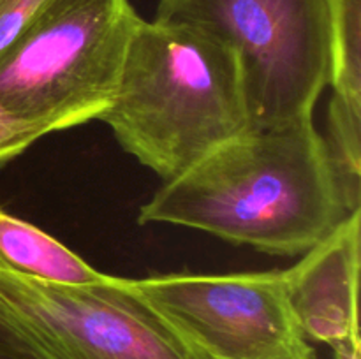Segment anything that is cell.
<instances>
[{
    "label": "cell",
    "mask_w": 361,
    "mask_h": 359,
    "mask_svg": "<svg viewBox=\"0 0 361 359\" xmlns=\"http://www.w3.org/2000/svg\"><path fill=\"white\" fill-rule=\"evenodd\" d=\"M0 338L30 359H208L111 275L66 285L0 267Z\"/></svg>",
    "instance_id": "obj_5"
},
{
    "label": "cell",
    "mask_w": 361,
    "mask_h": 359,
    "mask_svg": "<svg viewBox=\"0 0 361 359\" xmlns=\"http://www.w3.org/2000/svg\"><path fill=\"white\" fill-rule=\"evenodd\" d=\"M126 280L208 359H316L289 305L282 270Z\"/></svg>",
    "instance_id": "obj_6"
},
{
    "label": "cell",
    "mask_w": 361,
    "mask_h": 359,
    "mask_svg": "<svg viewBox=\"0 0 361 359\" xmlns=\"http://www.w3.org/2000/svg\"><path fill=\"white\" fill-rule=\"evenodd\" d=\"M46 0H0V51L23 30Z\"/></svg>",
    "instance_id": "obj_11"
},
{
    "label": "cell",
    "mask_w": 361,
    "mask_h": 359,
    "mask_svg": "<svg viewBox=\"0 0 361 359\" xmlns=\"http://www.w3.org/2000/svg\"><path fill=\"white\" fill-rule=\"evenodd\" d=\"M154 20L200 28L238 55L252 127L312 116L330 80L326 0H159Z\"/></svg>",
    "instance_id": "obj_4"
},
{
    "label": "cell",
    "mask_w": 361,
    "mask_h": 359,
    "mask_svg": "<svg viewBox=\"0 0 361 359\" xmlns=\"http://www.w3.org/2000/svg\"><path fill=\"white\" fill-rule=\"evenodd\" d=\"M141 20L129 0H46L0 51V104L37 139L99 120Z\"/></svg>",
    "instance_id": "obj_3"
},
{
    "label": "cell",
    "mask_w": 361,
    "mask_h": 359,
    "mask_svg": "<svg viewBox=\"0 0 361 359\" xmlns=\"http://www.w3.org/2000/svg\"><path fill=\"white\" fill-rule=\"evenodd\" d=\"M321 137L345 211L361 210V104L334 95Z\"/></svg>",
    "instance_id": "obj_9"
},
{
    "label": "cell",
    "mask_w": 361,
    "mask_h": 359,
    "mask_svg": "<svg viewBox=\"0 0 361 359\" xmlns=\"http://www.w3.org/2000/svg\"><path fill=\"white\" fill-rule=\"evenodd\" d=\"M312 116L252 127L140 208V224L196 229L270 256H303L348 217Z\"/></svg>",
    "instance_id": "obj_1"
},
{
    "label": "cell",
    "mask_w": 361,
    "mask_h": 359,
    "mask_svg": "<svg viewBox=\"0 0 361 359\" xmlns=\"http://www.w3.org/2000/svg\"><path fill=\"white\" fill-rule=\"evenodd\" d=\"M99 120L162 182L252 129L238 55L208 32L157 20L137 25Z\"/></svg>",
    "instance_id": "obj_2"
},
{
    "label": "cell",
    "mask_w": 361,
    "mask_h": 359,
    "mask_svg": "<svg viewBox=\"0 0 361 359\" xmlns=\"http://www.w3.org/2000/svg\"><path fill=\"white\" fill-rule=\"evenodd\" d=\"M0 359H30V358L23 355L21 352H18L16 348L11 347L9 344H6V341L0 338Z\"/></svg>",
    "instance_id": "obj_14"
},
{
    "label": "cell",
    "mask_w": 361,
    "mask_h": 359,
    "mask_svg": "<svg viewBox=\"0 0 361 359\" xmlns=\"http://www.w3.org/2000/svg\"><path fill=\"white\" fill-rule=\"evenodd\" d=\"M334 359H361V340H349L331 345Z\"/></svg>",
    "instance_id": "obj_13"
},
{
    "label": "cell",
    "mask_w": 361,
    "mask_h": 359,
    "mask_svg": "<svg viewBox=\"0 0 361 359\" xmlns=\"http://www.w3.org/2000/svg\"><path fill=\"white\" fill-rule=\"evenodd\" d=\"M360 239L361 210L282 270L289 305L309 341L331 347L360 340Z\"/></svg>",
    "instance_id": "obj_7"
},
{
    "label": "cell",
    "mask_w": 361,
    "mask_h": 359,
    "mask_svg": "<svg viewBox=\"0 0 361 359\" xmlns=\"http://www.w3.org/2000/svg\"><path fill=\"white\" fill-rule=\"evenodd\" d=\"M334 95L361 104V0H326Z\"/></svg>",
    "instance_id": "obj_10"
},
{
    "label": "cell",
    "mask_w": 361,
    "mask_h": 359,
    "mask_svg": "<svg viewBox=\"0 0 361 359\" xmlns=\"http://www.w3.org/2000/svg\"><path fill=\"white\" fill-rule=\"evenodd\" d=\"M0 267L21 277L66 285L101 284L108 275L39 229L0 208Z\"/></svg>",
    "instance_id": "obj_8"
},
{
    "label": "cell",
    "mask_w": 361,
    "mask_h": 359,
    "mask_svg": "<svg viewBox=\"0 0 361 359\" xmlns=\"http://www.w3.org/2000/svg\"><path fill=\"white\" fill-rule=\"evenodd\" d=\"M39 141L27 127L18 123L0 104V165L20 157Z\"/></svg>",
    "instance_id": "obj_12"
}]
</instances>
